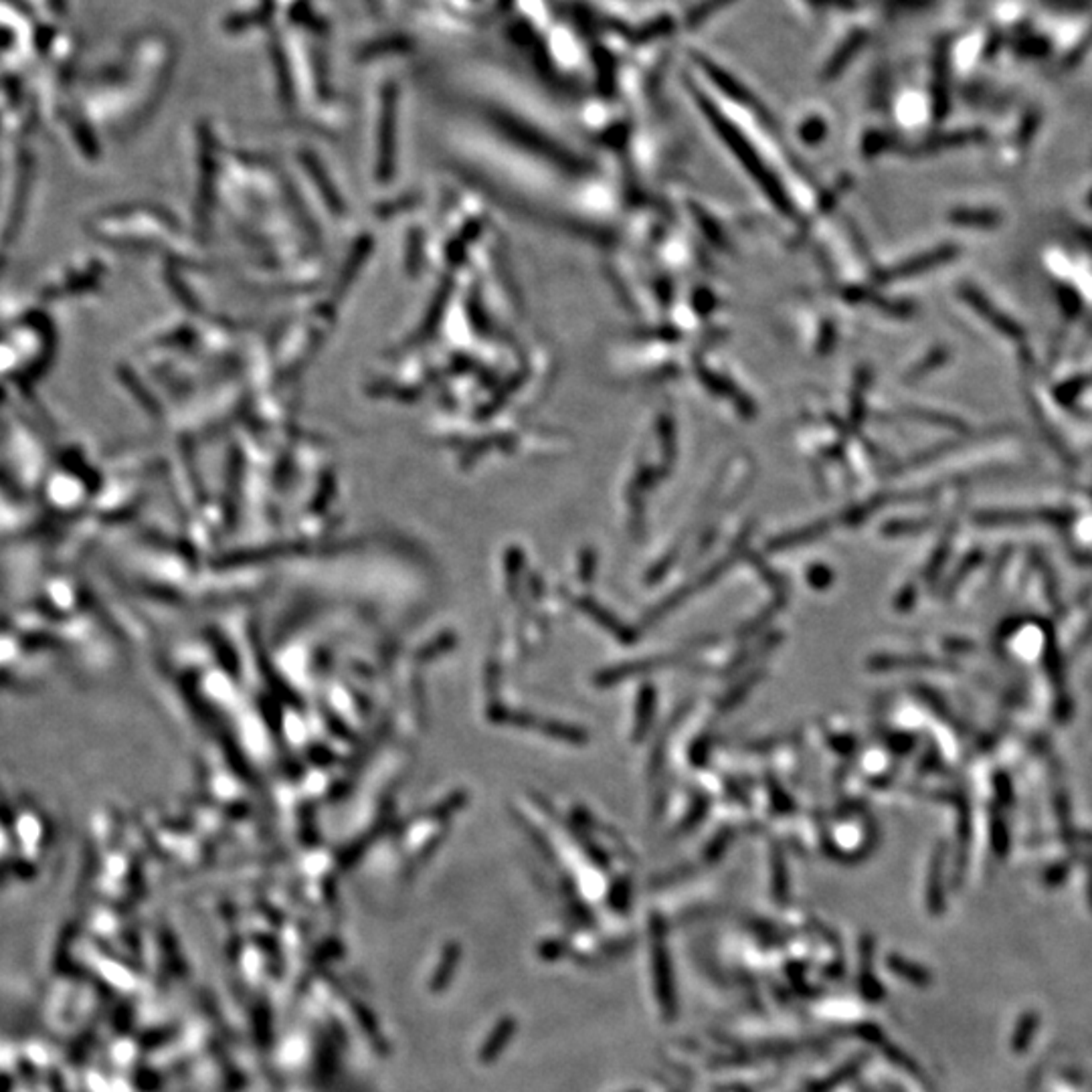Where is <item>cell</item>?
I'll return each mask as SVG.
<instances>
[{
	"mask_svg": "<svg viewBox=\"0 0 1092 1092\" xmlns=\"http://www.w3.org/2000/svg\"><path fill=\"white\" fill-rule=\"evenodd\" d=\"M1072 516L1064 510H1036V512H991L979 516V522L983 524H1015L1024 520H1036V522H1050V524H1066L1070 522Z\"/></svg>",
	"mask_w": 1092,
	"mask_h": 1092,
	"instance_id": "3957f363",
	"label": "cell"
},
{
	"mask_svg": "<svg viewBox=\"0 0 1092 1092\" xmlns=\"http://www.w3.org/2000/svg\"><path fill=\"white\" fill-rule=\"evenodd\" d=\"M826 530H827V524L822 522L817 526H809V528L795 530V533H787V534L779 536V538L773 540L771 549L773 550H783V549H791V546L806 544L807 540L817 538V536H822L823 533H826Z\"/></svg>",
	"mask_w": 1092,
	"mask_h": 1092,
	"instance_id": "5b68a950",
	"label": "cell"
},
{
	"mask_svg": "<svg viewBox=\"0 0 1092 1092\" xmlns=\"http://www.w3.org/2000/svg\"><path fill=\"white\" fill-rule=\"evenodd\" d=\"M961 296H963V300L967 302L969 306L973 308L981 318H983V320H988L991 324V328H995V330L1004 334V336L1009 338V340H1024L1025 330L1021 328V324L1011 320L1008 313L998 310V308H995L979 290L967 286L961 290Z\"/></svg>",
	"mask_w": 1092,
	"mask_h": 1092,
	"instance_id": "6da1fadb",
	"label": "cell"
},
{
	"mask_svg": "<svg viewBox=\"0 0 1092 1092\" xmlns=\"http://www.w3.org/2000/svg\"><path fill=\"white\" fill-rule=\"evenodd\" d=\"M957 251H959L957 247H953V245L939 247V249H934L930 253H924V255H918V257H914V260L902 263V265H898L897 270L884 273L882 280H898V277L914 276V273L933 270V267L940 265V263H947V261L953 260V257H957Z\"/></svg>",
	"mask_w": 1092,
	"mask_h": 1092,
	"instance_id": "7a4b0ae2",
	"label": "cell"
},
{
	"mask_svg": "<svg viewBox=\"0 0 1092 1092\" xmlns=\"http://www.w3.org/2000/svg\"><path fill=\"white\" fill-rule=\"evenodd\" d=\"M950 222L963 227H979V229H991L999 225L1001 215L991 209H959L950 212Z\"/></svg>",
	"mask_w": 1092,
	"mask_h": 1092,
	"instance_id": "277c9868",
	"label": "cell"
}]
</instances>
